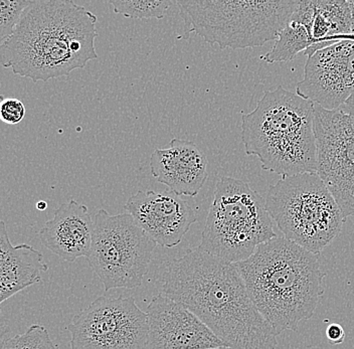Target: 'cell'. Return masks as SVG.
<instances>
[{
    "instance_id": "6da1fadb",
    "label": "cell",
    "mask_w": 354,
    "mask_h": 349,
    "mask_svg": "<svg viewBox=\"0 0 354 349\" xmlns=\"http://www.w3.org/2000/svg\"><path fill=\"white\" fill-rule=\"evenodd\" d=\"M160 293L198 316L227 348L276 349L277 335L254 306L236 264L198 248L170 261Z\"/></svg>"
},
{
    "instance_id": "7a4b0ae2",
    "label": "cell",
    "mask_w": 354,
    "mask_h": 349,
    "mask_svg": "<svg viewBox=\"0 0 354 349\" xmlns=\"http://www.w3.org/2000/svg\"><path fill=\"white\" fill-rule=\"evenodd\" d=\"M96 15L71 0H33L12 35L0 44L2 67L48 82L98 59Z\"/></svg>"
},
{
    "instance_id": "3957f363",
    "label": "cell",
    "mask_w": 354,
    "mask_h": 349,
    "mask_svg": "<svg viewBox=\"0 0 354 349\" xmlns=\"http://www.w3.org/2000/svg\"><path fill=\"white\" fill-rule=\"evenodd\" d=\"M236 266L254 306L277 337L297 331L300 322L311 319L324 294L326 275L318 255L285 238L261 245Z\"/></svg>"
},
{
    "instance_id": "277c9868",
    "label": "cell",
    "mask_w": 354,
    "mask_h": 349,
    "mask_svg": "<svg viewBox=\"0 0 354 349\" xmlns=\"http://www.w3.org/2000/svg\"><path fill=\"white\" fill-rule=\"evenodd\" d=\"M315 103L282 86L268 91L254 111L243 114L242 140L262 169L282 178L317 173Z\"/></svg>"
},
{
    "instance_id": "5b68a950",
    "label": "cell",
    "mask_w": 354,
    "mask_h": 349,
    "mask_svg": "<svg viewBox=\"0 0 354 349\" xmlns=\"http://www.w3.org/2000/svg\"><path fill=\"white\" fill-rule=\"evenodd\" d=\"M299 1L179 0L181 17L189 32L221 50L254 48L277 39L291 21Z\"/></svg>"
},
{
    "instance_id": "8992f818",
    "label": "cell",
    "mask_w": 354,
    "mask_h": 349,
    "mask_svg": "<svg viewBox=\"0 0 354 349\" xmlns=\"http://www.w3.org/2000/svg\"><path fill=\"white\" fill-rule=\"evenodd\" d=\"M274 238V220L265 198L245 181L221 178L198 248L236 264Z\"/></svg>"
},
{
    "instance_id": "52a82bcc",
    "label": "cell",
    "mask_w": 354,
    "mask_h": 349,
    "mask_svg": "<svg viewBox=\"0 0 354 349\" xmlns=\"http://www.w3.org/2000/svg\"><path fill=\"white\" fill-rule=\"evenodd\" d=\"M266 207L284 238L319 255L339 235L344 216L318 173L282 178L266 194Z\"/></svg>"
},
{
    "instance_id": "ba28073f",
    "label": "cell",
    "mask_w": 354,
    "mask_h": 349,
    "mask_svg": "<svg viewBox=\"0 0 354 349\" xmlns=\"http://www.w3.org/2000/svg\"><path fill=\"white\" fill-rule=\"evenodd\" d=\"M88 265L105 291L141 286L149 271L157 244L130 214L111 216L105 209L95 214Z\"/></svg>"
},
{
    "instance_id": "9c48e42d",
    "label": "cell",
    "mask_w": 354,
    "mask_h": 349,
    "mask_svg": "<svg viewBox=\"0 0 354 349\" xmlns=\"http://www.w3.org/2000/svg\"><path fill=\"white\" fill-rule=\"evenodd\" d=\"M72 349H149L147 313L133 297L101 296L68 326Z\"/></svg>"
},
{
    "instance_id": "30bf717a",
    "label": "cell",
    "mask_w": 354,
    "mask_h": 349,
    "mask_svg": "<svg viewBox=\"0 0 354 349\" xmlns=\"http://www.w3.org/2000/svg\"><path fill=\"white\" fill-rule=\"evenodd\" d=\"M314 129L318 176L346 220L354 216V118L342 109L326 110L315 104Z\"/></svg>"
},
{
    "instance_id": "8fae6325",
    "label": "cell",
    "mask_w": 354,
    "mask_h": 349,
    "mask_svg": "<svg viewBox=\"0 0 354 349\" xmlns=\"http://www.w3.org/2000/svg\"><path fill=\"white\" fill-rule=\"evenodd\" d=\"M296 93L324 109H340L354 94V41L343 39L308 57Z\"/></svg>"
},
{
    "instance_id": "7c38bea8",
    "label": "cell",
    "mask_w": 354,
    "mask_h": 349,
    "mask_svg": "<svg viewBox=\"0 0 354 349\" xmlns=\"http://www.w3.org/2000/svg\"><path fill=\"white\" fill-rule=\"evenodd\" d=\"M149 349H212L225 343L183 304L159 293L147 307Z\"/></svg>"
},
{
    "instance_id": "4fadbf2b",
    "label": "cell",
    "mask_w": 354,
    "mask_h": 349,
    "mask_svg": "<svg viewBox=\"0 0 354 349\" xmlns=\"http://www.w3.org/2000/svg\"><path fill=\"white\" fill-rule=\"evenodd\" d=\"M139 227L157 245L174 248L196 222L194 209L169 189L138 191L124 205Z\"/></svg>"
},
{
    "instance_id": "5bb4252c",
    "label": "cell",
    "mask_w": 354,
    "mask_h": 349,
    "mask_svg": "<svg viewBox=\"0 0 354 349\" xmlns=\"http://www.w3.org/2000/svg\"><path fill=\"white\" fill-rule=\"evenodd\" d=\"M207 156L194 142L174 138L169 147L156 149L150 158L155 180L177 196H196L209 178Z\"/></svg>"
},
{
    "instance_id": "9a60e30c",
    "label": "cell",
    "mask_w": 354,
    "mask_h": 349,
    "mask_svg": "<svg viewBox=\"0 0 354 349\" xmlns=\"http://www.w3.org/2000/svg\"><path fill=\"white\" fill-rule=\"evenodd\" d=\"M94 220L86 205L70 200L55 209L54 218L39 232L46 249L61 259L74 263L87 258L92 246Z\"/></svg>"
},
{
    "instance_id": "2e32d148",
    "label": "cell",
    "mask_w": 354,
    "mask_h": 349,
    "mask_svg": "<svg viewBox=\"0 0 354 349\" xmlns=\"http://www.w3.org/2000/svg\"><path fill=\"white\" fill-rule=\"evenodd\" d=\"M48 270L43 254L26 244L13 246L6 223H0V304L41 282Z\"/></svg>"
},
{
    "instance_id": "e0dca14e",
    "label": "cell",
    "mask_w": 354,
    "mask_h": 349,
    "mask_svg": "<svg viewBox=\"0 0 354 349\" xmlns=\"http://www.w3.org/2000/svg\"><path fill=\"white\" fill-rule=\"evenodd\" d=\"M312 46L313 41L307 28L291 19L281 30L272 50L261 57V59L268 64L291 61L299 53L306 52Z\"/></svg>"
},
{
    "instance_id": "ac0fdd59",
    "label": "cell",
    "mask_w": 354,
    "mask_h": 349,
    "mask_svg": "<svg viewBox=\"0 0 354 349\" xmlns=\"http://www.w3.org/2000/svg\"><path fill=\"white\" fill-rule=\"evenodd\" d=\"M117 15L133 19H161L176 1L168 0H128L109 1Z\"/></svg>"
},
{
    "instance_id": "d6986e66",
    "label": "cell",
    "mask_w": 354,
    "mask_h": 349,
    "mask_svg": "<svg viewBox=\"0 0 354 349\" xmlns=\"http://www.w3.org/2000/svg\"><path fill=\"white\" fill-rule=\"evenodd\" d=\"M1 349H59L46 327L33 324L22 334L8 338Z\"/></svg>"
},
{
    "instance_id": "ffe728a7",
    "label": "cell",
    "mask_w": 354,
    "mask_h": 349,
    "mask_svg": "<svg viewBox=\"0 0 354 349\" xmlns=\"http://www.w3.org/2000/svg\"><path fill=\"white\" fill-rule=\"evenodd\" d=\"M33 0H0V44L12 35L24 10Z\"/></svg>"
},
{
    "instance_id": "44dd1931",
    "label": "cell",
    "mask_w": 354,
    "mask_h": 349,
    "mask_svg": "<svg viewBox=\"0 0 354 349\" xmlns=\"http://www.w3.org/2000/svg\"><path fill=\"white\" fill-rule=\"evenodd\" d=\"M26 116V106L17 98H4L1 96L0 118L2 122L8 125L19 124Z\"/></svg>"
},
{
    "instance_id": "7402d4cb",
    "label": "cell",
    "mask_w": 354,
    "mask_h": 349,
    "mask_svg": "<svg viewBox=\"0 0 354 349\" xmlns=\"http://www.w3.org/2000/svg\"><path fill=\"white\" fill-rule=\"evenodd\" d=\"M325 334H326L329 343L333 344V346L342 344L344 341L345 337H346L344 329L338 323H331L330 326L327 327Z\"/></svg>"
},
{
    "instance_id": "603a6c76",
    "label": "cell",
    "mask_w": 354,
    "mask_h": 349,
    "mask_svg": "<svg viewBox=\"0 0 354 349\" xmlns=\"http://www.w3.org/2000/svg\"><path fill=\"white\" fill-rule=\"evenodd\" d=\"M340 109H342L343 112L346 113V114L351 115V116L354 118V94L348 100L345 102L344 105H343Z\"/></svg>"
},
{
    "instance_id": "cb8c5ba5",
    "label": "cell",
    "mask_w": 354,
    "mask_h": 349,
    "mask_svg": "<svg viewBox=\"0 0 354 349\" xmlns=\"http://www.w3.org/2000/svg\"><path fill=\"white\" fill-rule=\"evenodd\" d=\"M348 6L351 13V35H354V0L348 1Z\"/></svg>"
},
{
    "instance_id": "d4e9b609",
    "label": "cell",
    "mask_w": 354,
    "mask_h": 349,
    "mask_svg": "<svg viewBox=\"0 0 354 349\" xmlns=\"http://www.w3.org/2000/svg\"><path fill=\"white\" fill-rule=\"evenodd\" d=\"M35 207H37V209H39V211H44L48 209V202H44V200H39Z\"/></svg>"
},
{
    "instance_id": "484cf974",
    "label": "cell",
    "mask_w": 354,
    "mask_h": 349,
    "mask_svg": "<svg viewBox=\"0 0 354 349\" xmlns=\"http://www.w3.org/2000/svg\"><path fill=\"white\" fill-rule=\"evenodd\" d=\"M212 349H232V348H227V346H221V348H212Z\"/></svg>"
}]
</instances>
